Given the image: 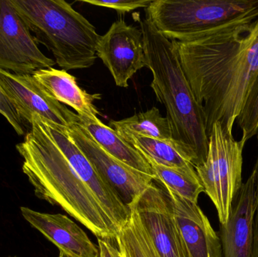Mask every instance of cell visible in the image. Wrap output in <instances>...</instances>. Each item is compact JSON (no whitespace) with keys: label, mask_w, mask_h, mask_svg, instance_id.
<instances>
[{"label":"cell","mask_w":258,"mask_h":257,"mask_svg":"<svg viewBox=\"0 0 258 257\" xmlns=\"http://www.w3.org/2000/svg\"><path fill=\"white\" fill-rule=\"evenodd\" d=\"M30 125L16 149L36 197L61 208L97 238L116 242L119 230L57 147L43 119L34 115Z\"/></svg>","instance_id":"cell-2"},{"label":"cell","mask_w":258,"mask_h":257,"mask_svg":"<svg viewBox=\"0 0 258 257\" xmlns=\"http://www.w3.org/2000/svg\"><path fill=\"white\" fill-rule=\"evenodd\" d=\"M172 42L204 112L208 136L216 122L233 134L258 72V13Z\"/></svg>","instance_id":"cell-1"},{"label":"cell","mask_w":258,"mask_h":257,"mask_svg":"<svg viewBox=\"0 0 258 257\" xmlns=\"http://www.w3.org/2000/svg\"><path fill=\"white\" fill-rule=\"evenodd\" d=\"M257 141H258V131L257 133ZM251 176L254 178V187H255V205L256 209L258 207V155L257 161H256L255 165H254V169H253Z\"/></svg>","instance_id":"cell-27"},{"label":"cell","mask_w":258,"mask_h":257,"mask_svg":"<svg viewBox=\"0 0 258 257\" xmlns=\"http://www.w3.org/2000/svg\"><path fill=\"white\" fill-rule=\"evenodd\" d=\"M147 159L168 167L195 168L190 155L174 140H159L138 134L119 136Z\"/></svg>","instance_id":"cell-18"},{"label":"cell","mask_w":258,"mask_h":257,"mask_svg":"<svg viewBox=\"0 0 258 257\" xmlns=\"http://www.w3.org/2000/svg\"><path fill=\"white\" fill-rule=\"evenodd\" d=\"M255 211V187L250 175L233 201L228 220L220 226L223 257H251Z\"/></svg>","instance_id":"cell-14"},{"label":"cell","mask_w":258,"mask_h":257,"mask_svg":"<svg viewBox=\"0 0 258 257\" xmlns=\"http://www.w3.org/2000/svg\"><path fill=\"white\" fill-rule=\"evenodd\" d=\"M71 138L92 163L103 180L131 208L155 178L141 173L107 153L79 123L67 128Z\"/></svg>","instance_id":"cell-10"},{"label":"cell","mask_w":258,"mask_h":257,"mask_svg":"<svg viewBox=\"0 0 258 257\" xmlns=\"http://www.w3.org/2000/svg\"><path fill=\"white\" fill-rule=\"evenodd\" d=\"M251 257H258V207L253 221L252 250Z\"/></svg>","instance_id":"cell-26"},{"label":"cell","mask_w":258,"mask_h":257,"mask_svg":"<svg viewBox=\"0 0 258 257\" xmlns=\"http://www.w3.org/2000/svg\"><path fill=\"white\" fill-rule=\"evenodd\" d=\"M33 75L54 99L75 110L78 116L98 118L100 113L94 103L101 99V95L83 90L74 75L53 67L36 71Z\"/></svg>","instance_id":"cell-16"},{"label":"cell","mask_w":258,"mask_h":257,"mask_svg":"<svg viewBox=\"0 0 258 257\" xmlns=\"http://www.w3.org/2000/svg\"><path fill=\"white\" fill-rule=\"evenodd\" d=\"M116 243L123 257H161L133 208L128 221L118 232Z\"/></svg>","instance_id":"cell-21"},{"label":"cell","mask_w":258,"mask_h":257,"mask_svg":"<svg viewBox=\"0 0 258 257\" xmlns=\"http://www.w3.org/2000/svg\"><path fill=\"white\" fill-rule=\"evenodd\" d=\"M14 257H17V256H14Z\"/></svg>","instance_id":"cell-29"},{"label":"cell","mask_w":258,"mask_h":257,"mask_svg":"<svg viewBox=\"0 0 258 257\" xmlns=\"http://www.w3.org/2000/svg\"><path fill=\"white\" fill-rule=\"evenodd\" d=\"M114 241L104 238H98V247L99 257H123L118 246L115 245Z\"/></svg>","instance_id":"cell-25"},{"label":"cell","mask_w":258,"mask_h":257,"mask_svg":"<svg viewBox=\"0 0 258 257\" xmlns=\"http://www.w3.org/2000/svg\"><path fill=\"white\" fill-rule=\"evenodd\" d=\"M242 131L241 140L246 143L258 131V72L247 97L242 112L237 119Z\"/></svg>","instance_id":"cell-22"},{"label":"cell","mask_w":258,"mask_h":257,"mask_svg":"<svg viewBox=\"0 0 258 257\" xmlns=\"http://www.w3.org/2000/svg\"><path fill=\"white\" fill-rule=\"evenodd\" d=\"M78 116V123L107 153L129 167L155 178L153 169L146 158L121 138L113 128L104 125L98 118Z\"/></svg>","instance_id":"cell-17"},{"label":"cell","mask_w":258,"mask_h":257,"mask_svg":"<svg viewBox=\"0 0 258 257\" xmlns=\"http://www.w3.org/2000/svg\"><path fill=\"white\" fill-rule=\"evenodd\" d=\"M165 190L171 199L174 217L189 257H223L219 235L198 204Z\"/></svg>","instance_id":"cell-13"},{"label":"cell","mask_w":258,"mask_h":257,"mask_svg":"<svg viewBox=\"0 0 258 257\" xmlns=\"http://www.w3.org/2000/svg\"><path fill=\"white\" fill-rule=\"evenodd\" d=\"M245 143L226 133L219 122L209 134V149L203 164L195 167L218 212L221 224L230 217L233 201L242 187L243 149Z\"/></svg>","instance_id":"cell-6"},{"label":"cell","mask_w":258,"mask_h":257,"mask_svg":"<svg viewBox=\"0 0 258 257\" xmlns=\"http://www.w3.org/2000/svg\"><path fill=\"white\" fill-rule=\"evenodd\" d=\"M44 120V119H43ZM47 130L57 147L79 178L92 190L118 230L128 221L131 209L116 192L104 181L87 157L71 138L67 128L44 120Z\"/></svg>","instance_id":"cell-12"},{"label":"cell","mask_w":258,"mask_h":257,"mask_svg":"<svg viewBox=\"0 0 258 257\" xmlns=\"http://www.w3.org/2000/svg\"><path fill=\"white\" fill-rule=\"evenodd\" d=\"M97 57L111 72L116 85L128 88V80L147 66L141 28L128 25L122 18L118 20L101 36Z\"/></svg>","instance_id":"cell-11"},{"label":"cell","mask_w":258,"mask_h":257,"mask_svg":"<svg viewBox=\"0 0 258 257\" xmlns=\"http://www.w3.org/2000/svg\"><path fill=\"white\" fill-rule=\"evenodd\" d=\"M24 218L60 252L74 257H99L98 247L87 234L69 217L60 214H47L21 207Z\"/></svg>","instance_id":"cell-15"},{"label":"cell","mask_w":258,"mask_h":257,"mask_svg":"<svg viewBox=\"0 0 258 257\" xmlns=\"http://www.w3.org/2000/svg\"><path fill=\"white\" fill-rule=\"evenodd\" d=\"M144 37L147 67L153 74L151 88L166 110L173 140L190 155L194 167L203 164L209 149L206 117L180 64L172 41L148 19H138Z\"/></svg>","instance_id":"cell-3"},{"label":"cell","mask_w":258,"mask_h":257,"mask_svg":"<svg viewBox=\"0 0 258 257\" xmlns=\"http://www.w3.org/2000/svg\"><path fill=\"white\" fill-rule=\"evenodd\" d=\"M10 0H0V69L21 75L53 67Z\"/></svg>","instance_id":"cell-7"},{"label":"cell","mask_w":258,"mask_h":257,"mask_svg":"<svg viewBox=\"0 0 258 257\" xmlns=\"http://www.w3.org/2000/svg\"><path fill=\"white\" fill-rule=\"evenodd\" d=\"M58 257H74V256H71V255L68 254V253H63V252L60 251V253H59Z\"/></svg>","instance_id":"cell-28"},{"label":"cell","mask_w":258,"mask_h":257,"mask_svg":"<svg viewBox=\"0 0 258 257\" xmlns=\"http://www.w3.org/2000/svg\"><path fill=\"white\" fill-rule=\"evenodd\" d=\"M131 208L135 210L161 257H189L174 217L171 199L164 187L152 183Z\"/></svg>","instance_id":"cell-8"},{"label":"cell","mask_w":258,"mask_h":257,"mask_svg":"<svg viewBox=\"0 0 258 257\" xmlns=\"http://www.w3.org/2000/svg\"><path fill=\"white\" fill-rule=\"evenodd\" d=\"M109 126L119 136L138 134L159 140L173 139L168 119L161 115L156 107L144 113H136L122 120L111 121Z\"/></svg>","instance_id":"cell-19"},{"label":"cell","mask_w":258,"mask_h":257,"mask_svg":"<svg viewBox=\"0 0 258 257\" xmlns=\"http://www.w3.org/2000/svg\"><path fill=\"white\" fill-rule=\"evenodd\" d=\"M153 169L155 181L162 184L164 188L174 192L180 197L197 203L199 196L204 188L196 168L182 169L160 165L146 158Z\"/></svg>","instance_id":"cell-20"},{"label":"cell","mask_w":258,"mask_h":257,"mask_svg":"<svg viewBox=\"0 0 258 257\" xmlns=\"http://www.w3.org/2000/svg\"><path fill=\"white\" fill-rule=\"evenodd\" d=\"M0 88L26 124L34 115L65 128L79 122L78 115L54 99L33 75L0 69Z\"/></svg>","instance_id":"cell-9"},{"label":"cell","mask_w":258,"mask_h":257,"mask_svg":"<svg viewBox=\"0 0 258 257\" xmlns=\"http://www.w3.org/2000/svg\"><path fill=\"white\" fill-rule=\"evenodd\" d=\"M0 114L8 121L18 135H24L27 132V124L18 116L15 107L11 104L0 88Z\"/></svg>","instance_id":"cell-24"},{"label":"cell","mask_w":258,"mask_h":257,"mask_svg":"<svg viewBox=\"0 0 258 257\" xmlns=\"http://www.w3.org/2000/svg\"><path fill=\"white\" fill-rule=\"evenodd\" d=\"M148 19L171 41L184 42L238 18L258 13V0H153Z\"/></svg>","instance_id":"cell-5"},{"label":"cell","mask_w":258,"mask_h":257,"mask_svg":"<svg viewBox=\"0 0 258 257\" xmlns=\"http://www.w3.org/2000/svg\"><path fill=\"white\" fill-rule=\"evenodd\" d=\"M83 3H89L95 6L109 8L114 9L119 13L125 14L131 12L140 8L147 9L153 3V0H116V1H105V0H82Z\"/></svg>","instance_id":"cell-23"},{"label":"cell","mask_w":258,"mask_h":257,"mask_svg":"<svg viewBox=\"0 0 258 257\" xmlns=\"http://www.w3.org/2000/svg\"><path fill=\"white\" fill-rule=\"evenodd\" d=\"M37 43L45 45L65 71L86 69L97 59L101 36L63 0H10Z\"/></svg>","instance_id":"cell-4"}]
</instances>
